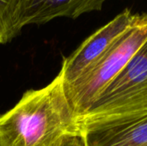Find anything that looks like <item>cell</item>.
Masks as SVG:
<instances>
[{
  "mask_svg": "<svg viewBox=\"0 0 147 146\" xmlns=\"http://www.w3.org/2000/svg\"><path fill=\"white\" fill-rule=\"evenodd\" d=\"M78 129L86 146H147V115Z\"/></svg>",
  "mask_w": 147,
  "mask_h": 146,
  "instance_id": "5",
  "label": "cell"
},
{
  "mask_svg": "<svg viewBox=\"0 0 147 146\" xmlns=\"http://www.w3.org/2000/svg\"><path fill=\"white\" fill-rule=\"evenodd\" d=\"M137 15V14H136ZM136 15L125 9L88 37L63 59L59 71L63 84H70L90 69L133 24Z\"/></svg>",
  "mask_w": 147,
  "mask_h": 146,
  "instance_id": "4",
  "label": "cell"
},
{
  "mask_svg": "<svg viewBox=\"0 0 147 146\" xmlns=\"http://www.w3.org/2000/svg\"><path fill=\"white\" fill-rule=\"evenodd\" d=\"M59 146H86L85 139L80 130L66 133Z\"/></svg>",
  "mask_w": 147,
  "mask_h": 146,
  "instance_id": "8",
  "label": "cell"
},
{
  "mask_svg": "<svg viewBox=\"0 0 147 146\" xmlns=\"http://www.w3.org/2000/svg\"><path fill=\"white\" fill-rule=\"evenodd\" d=\"M147 115V40L102 91L77 126L118 122Z\"/></svg>",
  "mask_w": 147,
  "mask_h": 146,
  "instance_id": "2",
  "label": "cell"
},
{
  "mask_svg": "<svg viewBox=\"0 0 147 146\" xmlns=\"http://www.w3.org/2000/svg\"><path fill=\"white\" fill-rule=\"evenodd\" d=\"M78 130L58 74L46 87L26 91L0 116V146H59L66 133Z\"/></svg>",
  "mask_w": 147,
  "mask_h": 146,
  "instance_id": "1",
  "label": "cell"
},
{
  "mask_svg": "<svg viewBox=\"0 0 147 146\" xmlns=\"http://www.w3.org/2000/svg\"><path fill=\"white\" fill-rule=\"evenodd\" d=\"M105 0H22L20 11L22 28L41 25L58 17L76 19L83 14L99 11Z\"/></svg>",
  "mask_w": 147,
  "mask_h": 146,
  "instance_id": "6",
  "label": "cell"
},
{
  "mask_svg": "<svg viewBox=\"0 0 147 146\" xmlns=\"http://www.w3.org/2000/svg\"><path fill=\"white\" fill-rule=\"evenodd\" d=\"M22 0H0V43L10 42L22 31L20 11Z\"/></svg>",
  "mask_w": 147,
  "mask_h": 146,
  "instance_id": "7",
  "label": "cell"
},
{
  "mask_svg": "<svg viewBox=\"0 0 147 146\" xmlns=\"http://www.w3.org/2000/svg\"><path fill=\"white\" fill-rule=\"evenodd\" d=\"M146 40L147 14H137L133 24L90 69L73 83L63 84L75 120L89 109Z\"/></svg>",
  "mask_w": 147,
  "mask_h": 146,
  "instance_id": "3",
  "label": "cell"
}]
</instances>
